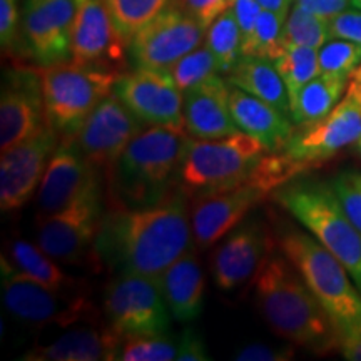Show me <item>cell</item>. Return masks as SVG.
I'll return each instance as SVG.
<instances>
[{
  "mask_svg": "<svg viewBox=\"0 0 361 361\" xmlns=\"http://www.w3.org/2000/svg\"><path fill=\"white\" fill-rule=\"evenodd\" d=\"M178 188L144 207H111L104 214L92 258L116 274L159 276L192 247L191 202Z\"/></svg>",
  "mask_w": 361,
  "mask_h": 361,
  "instance_id": "cell-1",
  "label": "cell"
},
{
  "mask_svg": "<svg viewBox=\"0 0 361 361\" xmlns=\"http://www.w3.org/2000/svg\"><path fill=\"white\" fill-rule=\"evenodd\" d=\"M255 303L271 331L316 355L340 350V331L300 271L273 251L251 279Z\"/></svg>",
  "mask_w": 361,
  "mask_h": 361,
  "instance_id": "cell-2",
  "label": "cell"
},
{
  "mask_svg": "<svg viewBox=\"0 0 361 361\" xmlns=\"http://www.w3.org/2000/svg\"><path fill=\"white\" fill-rule=\"evenodd\" d=\"M191 135L184 128L146 126L106 171L111 207L152 206L179 188Z\"/></svg>",
  "mask_w": 361,
  "mask_h": 361,
  "instance_id": "cell-3",
  "label": "cell"
},
{
  "mask_svg": "<svg viewBox=\"0 0 361 361\" xmlns=\"http://www.w3.org/2000/svg\"><path fill=\"white\" fill-rule=\"evenodd\" d=\"M271 197L346 266L361 291V233L331 183L301 174L278 188Z\"/></svg>",
  "mask_w": 361,
  "mask_h": 361,
  "instance_id": "cell-4",
  "label": "cell"
},
{
  "mask_svg": "<svg viewBox=\"0 0 361 361\" xmlns=\"http://www.w3.org/2000/svg\"><path fill=\"white\" fill-rule=\"evenodd\" d=\"M279 251L300 271L316 300L335 322L340 338L361 324V291L350 271L313 234L284 224L276 234Z\"/></svg>",
  "mask_w": 361,
  "mask_h": 361,
  "instance_id": "cell-5",
  "label": "cell"
},
{
  "mask_svg": "<svg viewBox=\"0 0 361 361\" xmlns=\"http://www.w3.org/2000/svg\"><path fill=\"white\" fill-rule=\"evenodd\" d=\"M47 124L61 135H75L90 112L114 92L121 72L74 61L40 67Z\"/></svg>",
  "mask_w": 361,
  "mask_h": 361,
  "instance_id": "cell-6",
  "label": "cell"
},
{
  "mask_svg": "<svg viewBox=\"0 0 361 361\" xmlns=\"http://www.w3.org/2000/svg\"><path fill=\"white\" fill-rule=\"evenodd\" d=\"M268 152L264 144L241 130L218 139H191L178 184L188 194L236 186Z\"/></svg>",
  "mask_w": 361,
  "mask_h": 361,
  "instance_id": "cell-7",
  "label": "cell"
},
{
  "mask_svg": "<svg viewBox=\"0 0 361 361\" xmlns=\"http://www.w3.org/2000/svg\"><path fill=\"white\" fill-rule=\"evenodd\" d=\"M2 300L12 318L27 326L67 328L82 322L94 323L97 310L85 291H56L27 276L2 255L0 258Z\"/></svg>",
  "mask_w": 361,
  "mask_h": 361,
  "instance_id": "cell-8",
  "label": "cell"
},
{
  "mask_svg": "<svg viewBox=\"0 0 361 361\" xmlns=\"http://www.w3.org/2000/svg\"><path fill=\"white\" fill-rule=\"evenodd\" d=\"M104 214L101 171H96L64 209L37 219V245L62 264L94 263V243Z\"/></svg>",
  "mask_w": 361,
  "mask_h": 361,
  "instance_id": "cell-9",
  "label": "cell"
},
{
  "mask_svg": "<svg viewBox=\"0 0 361 361\" xmlns=\"http://www.w3.org/2000/svg\"><path fill=\"white\" fill-rule=\"evenodd\" d=\"M107 323L124 338L166 335L171 311L156 279L141 274H116L104 291Z\"/></svg>",
  "mask_w": 361,
  "mask_h": 361,
  "instance_id": "cell-10",
  "label": "cell"
},
{
  "mask_svg": "<svg viewBox=\"0 0 361 361\" xmlns=\"http://www.w3.org/2000/svg\"><path fill=\"white\" fill-rule=\"evenodd\" d=\"M361 137V104L346 92L341 102L318 123L296 128L281 154L303 173L335 157Z\"/></svg>",
  "mask_w": 361,
  "mask_h": 361,
  "instance_id": "cell-11",
  "label": "cell"
},
{
  "mask_svg": "<svg viewBox=\"0 0 361 361\" xmlns=\"http://www.w3.org/2000/svg\"><path fill=\"white\" fill-rule=\"evenodd\" d=\"M268 196L271 192L252 176L236 186L196 194L191 202L194 245L213 247Z\"/></svg>",
  "mask_w": 361,
  "mask_h": 361,
  "instance_id": "cell-12",
  "label": "cell"
},
{
  "mask_svg": "<svg viewBox=\"0 0 361 361\" xmlns=\"http://www.w3.org/2000/svg\"><path fill=\"white\" fill-rule=\"evenodd\" d=\"M206 27L180 7H171L134 35L129 54L135 67L166 71L206 39Z\"/></svg>",
  "mask_w": 361,
  "mask_h": 361,
  "instance_id": "cell-13",
  "label": "cell"
},
{
  "mask_svg": "<svg viewBox=\"0 0 361 361\" xmlns=\"http://www.w3.org/2000/svg\"><path fill=\"white\" fill-rule=\"evenodd\" d=\"M276 246V236L263 219L246 218L221 239L213 252L211 273L216 286L233 291L251 281Z\"/></svg>",
  "mask_w": 361,
  "mask_h": 361,
  "instance_id": "cell-14",
  "label": "cell"
},
{
  "mask_svg": "<svg viewBox=\"0 0 361 361\" xmlns=\"http://www.w3.org/2000/svg\"><path fill=\"white\" fill-rule=\"evenodd\" d=\"M61 135L45 126L39 134L2 151L0 159V209L12 213L20 209L37 194L40 183L56 151Z\"/></svg>",
  "mask_w": 361,
  "mask_h": 361,
  "instance_id": "cell-15",
  "label": "cell"
},
{
  "mask_svg": "<svg viewBox=\"0 0 361 361\" xmlns=\"http://www.w3.org/2000/svg\"><path fill=\"white\" fill-rule=\"evenodd\" d=\"M128 47L129 42L116 25L106 0H78L71 40L72 61L121 72L128 62Z\"/></svg>",
  "mask_w": 361,
  "mask_h": 361,
  "instance_id": "cell-16",
  "label": "cell"
},
{
  "mask_svg": "<svg viewBox=\"0 0 361 361\" xmlns=\"http://www.w3.org/2000/svg\"><path fill=\"white\" fill-rule=\"evenodd\" d=\"M47 126L39 69L7 71L0 94V149L7 151L39 134Z\"/></svg>",
  "mask_w": 361,
  "mask_h": 361,
  "instance_id": "cell-17",
  "label": "cell"
},
{
  "mask_svg": "<svg viewBox=\"0 0 361 361\" xmlns=\"http://www.w3.org/2000/svg\"><path fill=\"white\" fill-rule=\"evenodd\" d=\"M144 128L146 126L112 92L90 112L75 134V141L89 164L107 171Z\"/></svg>",
  "mask_w": 361,
  "mask_h": 361,
  "instance_id": "cell-18",
  "label": "cell"
},
{
  "mask_svg": "<svg viewBox=\"0 0 361 361\" xmlns=\"http://www.w3.org/2000/svg\"><path fill=\"white\" fill-rule=\"evenodd\" d=\"M78 0H25L22 12V39L40 67L71 59L72 27Z\"/></svg>",
  "mask_w": 361,
  "mask_h": 361,
  "instance_id": "cell-19",
  "label": "cell"
},
{
  "mask_svg": "<svg viewBox=\"0 0 361 361\" xmlns=\"http://www.w3.org/2000/svg\"><path fill=\"white\" fill-rule=\"evenodd\" d=\"M114 92L144 126L184 128V92L164 71L135 67L121 74Z\"/></svg>",
  "mask_w": 361,
  "mask_h": 361,
  "instance_id": "cell-20",
  "label": "cell"
},
{
  "mask_svg": "<svg viewBox=\"0 0 361 361\" xmlns=\"http://www.w3.org/2000/svg\"><path fill=\"white\" fill-rule=\"evenodd\" d=\"M96 171L89 164L75 141V135H62L52 152L37 191V219L64 209Z\"/></svg>",
  "mask_w": 361,
  "mask_h": 361,
  "instance_id": "cell-21",
  "label": "cell"
},
{
  "mask_svg": "<svg viewBox=\"0 0 361 361\" xmlns=\"http://www.w3.org/2000/svg\"><path fill=\"white\" fill-rule=\"evenodd\" d=\"M229 90L228 80L216 74L184 92V129L192 139H218L238 133Z\"/></svg>",
  "mask_w": 361,
  "mask_h": 361,
  "instance_id": "cell-22",
  "label": "cell"
},
{
  "mask_svg": "<svg viewBox=\"0 0 361 361\" xmlns=\"http://www.w3.org/2000/svg\"><path fill=\"white\" fill-rule=\"evenodd\" d=\"M124 338L111 326H80L49 345L25 351L22 361H117Z\"/></svg>",
  "mask_w": 361,
  "mask_h": 361,
  "instance_id": "cell-23",
  "label": "cell"
},
{
  "mask_svg": "<svg viewBox=\"0 0 361 361\" xmlns=\"http://www.w3.org/2000/svg\"><path fill=\"white\" fill-rule=\"evenodd\" d=\"M229 107L238 130L258 139L269 152L281 151L296 130L291 116L233 85L229 90Z\"/></svg>",
  "mask_w": 361,
  "mask_h": 361,
  "instance_id": "cell-24",
  "label": "cell"
},
{
  "mask_svg": "<svg viewBox=\"0 0 361 361\" xmlns=\"http://www.w3.org/2000/svg\"><path fill=\"white\" fill-rule=\"evenodd\" d=\"M159 290L174 319L191 323L200 318L204 305V273L200 259L189 250L157 279Z\"/></svg>",
  "mask_w": 361,
  "mask_h": 361,
  "instance_id": "cell-25",
  "label": "cell"
},
{
  "mask_svg": "<svg viewBox=\"0 0 361 361\" xmlns=\"http://www.w3.org/2000/svg\"><path fill=\"white\" fill-rule=\"evenodd\" d=\"M229 85L278 107L291 116V101L286 84L273 61L256 56H241L234 69L226 75Z\"/></svg>",
  "mask_w": 361,
  "mask_h": 361,
  "instance_id": "cell-26",
  "label": "cell"
},
{
  "mask_svg": "<svg viewBox=\"0 0 361 361\" xmlns=\"http://www.w3.org/2000/svg\"><path fill=\"white\" fill-rule=\"evenodd\" d=\"M8 259L17 269L51 290L69 293L85 291L82 279L71 276L57 264V259L49 256L39 245L25 241V239H13L8 245Z\"/></svg>",
  "mask_w": 361,
  "mask_h": 361,
  "instance_id": "cell-27",
  "label": "cell"
},
{
  "mask_svg": "<svg viewBox=\"0 0 361 361\" xmlns=\"http://www.w3.org/2000/svg\"><path fill=\"white\" fill-rule=\"evenodd\" d=\"M348 82V79L324 74L310 80L291 102V119L296 128L318 123L326 117L341 102Z\"/></svg>",
  "mask_w": 361,
  "mask_h": 361,
  "instance_id": "cell-28",
  "label": "cell"
},
{
  "mask_svg": "<svg viewBox=\"0 0 361 361\" xmlns=\"http://www.w3.org/2000/svg\"><path fill=\"white\" fill-rule=\"evenodd\" d=\"M318 51L319 49L305 47V45H286L274 61V66L290 92L291 102L310 80L319 75Z\"/></svg>",
  "mask_w": 361,
  "mask_h": 361,
  "instance_id": "cell-29",
  "label": "cell"
},
{
  "mask_svg": "<svg viewBox=\"0 0 361 361\" xmlns=\"http://www.w3.org/2000/svg\"><path fill=\"white\" fill-rule=\"evenodd\" d=\"M206 45L214 54L221 74L228 75L241 59L243 34L233 8L226 11L206 30Z\"/></svg>",
  "mask_w": 361,
  "mask_h": 361,
  "instance_id": "cell-30",
  "label": "cell"
},
{
  "mask_svg": "<svg viewBox=\"0 0 361 361\" xmlns=\"http://www.w3.org/2000/svg\"><path fill=\"white\" fill-rule=\"evenodd\" d=\"M106 4L116 25L129 44L134 35L159 13L178 7V0H106Z\"/></svg>",
  "mask_w": 361,
  "mask_h": 361,
  "instance_id": "cell-31",
  "label": "cell"
},
{
  "mask_svg": "<svg viewBox=\"0 0 361 361\" xmlns=\"http://www.w3.org/2000/svg\"><path fill=\"white\" fill-rule=\"evenodd\" d=\"M286 17L281 13L261 11L251 35L243 40V56H256L276 61L283 52V29Z\"/></svg>",
  "mask_w": 361,
  "mask_h": 361,
  "instance_id": "cell-32",
  "label": "cell"
},
{
  "mask_svg": "<svg viewBox=\"0 0 361 361\" xmlns=\"http://www.w3.org/2000/svg\"><path fill=\"white\" fill-rule=\"evenodd\" d=\"M180 92L196 87L219 72V64L207 45H200L164 71Z\"/></svg>",
  "mask_w": 361,
  "mask_h": 361,
  "instance_id": "cell-33",
  "label": "cell"
},
{
  "mask_svg": "<svg viewBox=\"0 0 361 361\" xmlns=\"http://www.w3.org/2000/svg\"><path fill=\"white\" fill-rule=\"evenodd\" d=\"M329 40L328 20L314 16L300 6H293L288 13L283 29V47L286 45H305L319 49Z\"/></svg>",
  "mask_w": 361,
  "mask_h": 361,
  "instance_id": "cell-34",
  "label": "cell"
},
{
  "mask_svg": "<svg viewBox=\"0 0 361 361\" xmlns=\"http://www.w3.org/2000/svg\"><path fill=\"white\" fill-rule=\"evenodd\" d=\"M319 74L348 79L361 64V44L343 39H329L319 47Z\"/></svg>",
  "mask_w": 361,
  "mask_h": 361,
  "instance_id": "cell-35",
  "label": "cell"
},
{
  "mask_svg": "<svg viewBox=\"0 0 361 361\" xmlns=\"http://www.w3.org/2000/svg\"><path fill=\"white\" fill-rule=\"evenodd\" d=\"M178 358V341L166 335L126 338L117 361H171Z\"/></svg>",
  "mask_w": 361,
  "mask_h": 361,
  "instance_id": "cell-36",
  "label": "cell"
},
{
  "mask_svg": "<svg viewBox=\"0 0 361 361\" xmlns=\"http://www.w3.org/2000/svg\"><path fill=\"white\" fill-rule=\"evenodd\" d=\"M346 214L361 233V171L348 169L329 179Z\"/></svg>",
  "mask_w": 361,
  "mask_h": 361,
  "instance_id": "cell-37",
  "label": "cell"
},
{
  "mask_svg": "<svg viewBox=\"0 0 361 361\" xmlns=\"http://www.w3.org/2000/svg\"><path fill=\"white\" fill-rule=\"evenodd\" d=\"M22 34L19 0H0V42L4 51H12Z\"/></svg>",
  "mask_w": 361,
  "mask_h": 361,
  "instance_id": "cell-38",
  "label": "cell"
},
{
  "mask_svg": "<svg viewBox=\"0 0 361 361\" xmlns=\"http://www.w3.org/2000/svg\"><path fill=\"white\" fill-rule=\"evenodd\" d=\"M295 356L291 345H271V343L255 341L239 348L234 355L238 361H288Z\"/></svg>",
  "mask_w": 361,
  "mask_h": 361,
  "instance_id": "cell-39",
  "label": "cell"
},
{
  "mask_svg": "<svg viewBox=\"0 0 361 361\" xmlns=\"http://www.w3.org/2000/svg\"><path fill=\"white\" fill-rule=\"evenodd\" d=\"M329 39H343L350 42L361 44V11H343L328 20Z\"/></svg>",
  "mask_w": 361,
  "mask_h": 361,
  "instance_id": "cell-40",
  "label": "cell"
},
{
  "mask_svg": "<svg viewBox=\"0 0 361 361\" xmlns=\"http://www.w3.org/2000/svg\"><path fill=\"white\" fill-rule=\"evenodd\" d=\"M231 6L233 0H178V7L200 20L206 29L218 19L221 13L229 11Z\"/></svg>",
  "mask_w": 361,
  "mask_h": 361,
  "instance_id": "cell-41",
  "label": "cell"
},
{
  "mask_svg": "<svg viewBox=\"0 0 361 361\" xmlns=\"http://www.w3.org/2000/svg\"><path fill=\"white\" fill-rule=\"evenodd\" d=\"M179 361H206L209 360L202 338L191 328H186L178 340Z\"/></svg>",
  "mask_w": 361,
  "mask_h": 361,
  "instance_id": "cell-42",
  "label": "cell"
},
{
  "mask_svg": "<svg viewBox=\"0 0 361 361\" xmlns=\"http://www.w3.org/2000/svg\"><path fill=\"white\" fill-rule=\"evenodd\" d=\"M231 8L234 16H236L239 29H241L243 40H245L250 37L252 29H255L256 20H258L263 7L256 0H233Z\"/></svg>",
  "mask_w": 361,
  "mask_h": 361,
  "instance_id": "cell-43",
  "label": "cell"
},
{
  "mask_svg": "<svg viewBox=\"0 0 361 361\" xmlns=\"http://www.w3.org/2000/svg\"><path fill=\"white\" fill-rule=\"evenodd\" d=\"M350 4L351 0H296V6L322 17L324 20L333 19L338 13L346 11Z\"/></svg>",
  "mask_w": 361,
  "mask_h": 361,
  "instance_id": "cell-44",
  "label": "cell"
},
{
  "mask_svg": "<svg viewBox=\"0 0 361 361\" xmlns=\"http://www.w3.org/2000/svg\"><path fill=\"white\" fill-rule=\"evenodd\" d=\"M340 353L343 358L350 361H361V324L350 331L348 335L341 336L340 340Z\"/></svg>",
  "mask_w": 361,
  "mask_h": 361,
  "instance_id": "cell-45",
  "label": "cell"
},
{
  "mask_svg": "<svg viewBox=\"0 0 361 361\" xmlns=\"http://www.w3.org/2000/svg\"><path fill=\"white\" fill-rule=\"evenodd\" d=\"M256 2H258L264 11L281 13L284 17H288V13H290L293 7V0H256Z\"/></svg>",
  "mask_w": 361,
  "mask_h": 361,
  "instance_id": "cell-46",
  "label": "cell"
},
{
  "mask_svg": "<svg viewBox=\"0 0 361 361\" xmlns=\"http://www.w3.org/2000/svg\"><path fill=\"white\" fill-rule=\"evenodd\" d=\"M346 92L351 94V96H353L356 101L361 104V64L358 66V69L351 74L348 87H346Z\"/></svg>",
  "mask_w": 361,
  "mask_h": 361,
  "instance_id": "cell-47",
  "label": "cell"
},
{
  "mask_svg": "<svg viewBox=\"0 0 361 361\" xmlns=\"http://www.w3.org/2000/svg\"><path fill=\"white\" fill-rule=\"evenodd\" d=\"M351 147L355 149V152H356V154H358V157H361V137H360L358 141H356Z\"/></svg>",
  "mask_w": 361,
  "mask_h": 361,
  "instance_id": "cell-48",
  "label": "cell"
},
{
  "mask_svg": "<svg viewBox=\"0 0 361 361\" xmlns=\"http://www.w3.org/2000/svg\"><path fill=\"white\" fill-rule=\"evenodd\" d=\"M351 6H353L355 8H360L361 11V0H351Z\"/></svg>",
  "mask_w": 361,
  "mask_h": 361,
  "instance_id": "cell-49",
  "label": "cell"
}]
</instances>
